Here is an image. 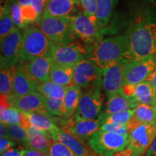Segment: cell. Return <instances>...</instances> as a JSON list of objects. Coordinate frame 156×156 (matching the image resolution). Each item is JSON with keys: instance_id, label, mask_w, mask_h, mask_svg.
Instances as JSON below:
<instances>
[{"instance_id": "obj_1", "label": "cell", "mask_w": 156, "mask_h": 156, "mask_svg": "<svg viewBox=\"0 0 156 156\" xmlns=\"http://www.w3.org/2000/svg\"><path fill=\"white\" fill-rule=\"evenodd\" d=\"M130 59L156 56V22L140 21L126 34Z\"/></svg>"}, {"instance_id": "obj_2", "label": "cell", "mask_w": 156, "mask_h": 156, "mask_svg": "<svg viewBox=\"0 0 156 156\" xmlns=\"http://www.w3.org/2000/svg\"><path fill=\"white\" fill-rule=\"evenodd\" d=\"M89 58L101 69L117 62L130 60L128 38L119 35L103 39L97 44Z\"/></svg>"}, {"instance_id": "obj_3", "label": "cell", "mask_w": 156, "mask_h": 156, "mask_svg": "<svg viewBox=\"0 0 156 156\" xmlns=\"http://www.w3.org/2000/svg\"><path fill=\"white\" fill-rule=\"evenodd\" d=\"M73 16L55 17L43 14L38 25L44 34L57 45H67L74 42L75 37L72 28Z\"/></svg>"}, {"instance_id": "obj_4", "label": "cell", "mask_w": 156, "mask_h": 156, "mask_svg": "<svg viewBox=\"0 0 156 156\" xmlns=\"http://www.w3.org/2000/svg\"><path fill=\"white\" fill-rule=\"evenodd\" d=\"M54 43L39 27L30 25L23 32V60L28 62L41 56H50Z\"/></svg>"}, {"instance_id": "obj_5", "label": "cell", "mask_w": 156, "mask_h": 156, "mask_svg": "<svg viewBox=\"0 0 156 156\" xmlns=\"http://www.w3.org/2000/svg\"><path fill=\"white\" fill-rule=\"evenodd\" d=\"M128 145L137 156H143L156 137V123L143 124L134 117L127 123Z\"/></svg>"}, {"instance_id": "obj_6", "label": "cell", "mask_w": 156, "mask_h": 156, "mask_svg": "<svg viewBox=\"0 0 156 156\" xmlns=\"http://www.w3.org/2000/svg\"><path fill=\"white\" fill-rule=\"evenodd\" d=\"M127 145L128 136L103 130L95 132L88 140V145L100 156H113L125 149Z\"/></svg>"}, {"instance_id": "obj_7", "label": "cell", "mask_w": 156, "mask_h": 156, "mask_svg": "<svg viewBox=\"0 0 156 156\" xmlns=\"http://www.w3.org/2000/svg\"><path fill=\"white\" fill-rule=\"evenodd\" d=\"M103 69L89 58L80 61L75 67L73 83L83 88L102 87Z\"/></svg>"}, {"instance_id": "obj_8", "label": "cell", "mask_w": 156, "mask_h": 156, "mask_svg": "<svg viewBox=\"0 0 156 156\" xmlns=\"http://www.w3.org/2000/svg\"><path fill=\"white\" fill-rule=\"evenodd\" d=\"M102 87H93L83 93L80 103L73 115L75 120L96 119L101 113L103 102Z\"/></svg>"}, {"instance_id": "obj_9", "label": "cell", "mask_w": 156, "mask_h": 156, "mask_svg": "<svg viewBox=\"0 0 156 156\" xmlns=\"http://www.w3.org/2000/svg\"><path fill=\"white\" fill-rule=\"evenodd\" d=\"M1 67H15L23 60V33L15 28L1 41Z\"/></svg>"}, {"instance_id": "obj_10", "label": "cell", "mask_w": 156, "mask_h": 156, "mask_svg": "<svg viewBox=\"0 0 156 156\" xmlns=\"http://www.w3.org/2000/svg\"><path fill=\"white\" fill-rule=\"evenodd\" d=\"M156 67V56L142 59H130L124 68V85L147 81Z\"/></svg>"}, {"instance_id": "obj_11", "label": "cell", "mask_w": 156, "mask_h": 156, "mask_svg": "<svg viewBox=\"0 0 156 156\" xmlns=\"http://www.w3.org/2000/svg\"><path fill=\"white\" fill-rule=\"evenodd\" d=\"M86 55L87 50L83 45L79 42H73L67 45L54 44L51 57L55 64L75 67Z\"/></svg>"}, {"instance_id": "obj_12", "label": "cell", "mask_w": 156, "mask_h": 156, "mask_svg": "<svg viewBox=\"0 0 156 156\" xmlns=\"http://www.w3.org/2000/svg\"><path fill=\"white\" fill-rule=\"evenodd\" d=\"M126 62H117L102 69V88L108 101L119 93L124 85V68Z\"/></svg>"}, {"instance_id": "obj_13", "label": "cell", "mask_w": 156, "mask_h": 156, "mask_svg": "<svg viewBox=\"0 0 156 156\" xmlns=\"http://www.w3.org/2000/svg\"><path fill=\"white\" fill-rule=\"evenodd\" d=\"M119 93L137 104L144 103L156 106L155 89L148 81L136 85H124Z\"/></svg>"}, {"instance_id": "obj_14", "label": "cell", "mask_w": 156, "mask_h": 156, "mask_svg": "<svg viewBox=\"0 0 156 156\" xmlns=\"http://www.w3.org/2000/svg\"><path fill=\"white\" fill-rule=\"evenodd\" d=\"M73 32L75 38L90 43L98 38L100 34V27L97 21L90 18L84 12L73 16Z\"/></svg>"}, {"instance_id": "obj_15", "label": "cell", "mask_w": 156, "mask_h": 156, "mask_svg": "<svg viewBox=\"0 0 156 156\" xmlns=\"http://www.w3.org/2000/svg\"><path fill=\"white\" fill-rule=\"evenodd\" d=\"M11 105L23 112H36L49 116L46 108L45 97L38 91L29 93L23 96H10Z\"/></svg>"}, {"instance_id": "obj_16", "label": "cell", "mask_w": 156, "mask_h": 156, "mask_svg": "<svg viewBox=\"0 0 156 156\" xmlns=\"http://www.w3.org/2000/svg\"><path fill=\"white\" fill-rule=\"evenodd\" d=\"M38 83L30 77L25 64L19 63L15 67L12 93L10 96H23L37 91Z\"/></svg>"}, {"instance_id": "obj_17", "label": "cell", "mask_w": 156, "mask_h": 156, "mask_svg": "<svg viewBox=\"0 0 156 156\" xmlns=\"http://www.w3.org/2000/svg\"><path fill=\"white\" fill-rule=\"evenodd\" d=\"M25 62L29 75L37 83H44L50 80L51 71L54 64L51 57L41 56Z\"/></svg>"}, {"instance_id": "obj_18", "label": "cell", "mask_w": 156, "mask_h": 156, "mask_svg": "<svg viewBox=\"0 0 156 156\" xmlns=\"http://www.w3.org/2000/svg\"><path fill=\"white\" fill-rule=\"evenodd\" d=\"M102 122L99 118L96 119L75 120L67 126V131L81 141L89 140L90 136L100 130Z\"/></svg>"}, {"instance_id": "obj_19", "label": "cell", "mask_w": 156, "mask_h": 156, "mask_svg": "<svg viewBox=\"0 0 156 156\" xmlns=\"http://www.w3.org/2000/svg\"><path fill=\"white\" fill-rule=\"evenodd\" d=\"M51 135L54 141L62 142L77 156H86L90 153L83 141L64 130L57 128L51 133Z\"/></svg>"}, {"instance_id": "obj_20", "label": "cell", "mask_w": 156, "mask_h": 156, "mask_svg": "<svg viewBox=\"0 0 156 156\" xmlns=\"http://www.w3.org/2000/svg\"><path fill=\"white\" fill-rule=\"evenodd\" d=\"M29 146L46 153L54 140L49 132L44 131L36 126H30L28 128Z\"/></svg>"}, {"instance_id": "obj_21", "label": "cell", "mask_w": 156, "mask_h": 156, "mask_svg": "<svg viewBox=\"0 0 156 156\" xmlns=\"http://www.w3.org/2000/svg\"><path fill=\"white\" fill-rule=\"evenodd\" d=\"M137 103L124 97L121 93H118L108 101L106 106L103 112H101L98 118L101 122H103V121L110 115L129 109H134Z\"/></svg>"}, {"instance_id": "obj_22", "label": "cell", "mask_w": 156, "mask_h": 156, "mask_svg": "<svg viewBox=\"0 0 156 156\" xmlns=\"http://www.w3.org/2000/svg\"><path fill=\"white\" fill-rule=\"evenodd\" d=\"M78 2L80 0H48L44 13L55 17L72 16Z\"/></svg>"}, {"instance_id": "obj_23", "label": "cell", "mask_w": 156, "mask_h": 156, "mask_svg": "<svg viewBox=\"0 0 156 156\" xmlns=\"http://www.w3.org/2000/svg\"><path fill=\"white\" fill-rule=\"evenodd\" d=\"M82 95H83L82 88L78 85L75 84H72L68 86L65 97L64 98V120L67 121L75 114L80 103Z\"/></svg>"}, {"instance_id": "obj_24", "label": "cell", "mask_w": 156, "mask_h": 156, "mask_svg": "<svg viewBox=\"0 0 156 156\" xmlns=\"http://www.w3.org/2000/svg\"><path fill=\"white\" fill-rule=\"evenodd\" d=\"M75 67L54 63L51 71L50 80L58 85L69 86L73 83Z\"/></svg>"}, {"instance_id": "obj_25", "label": "cell", "mask_w": 156, "mask_h": 156, "mask_svg": "<svg viewBox=\"0 0 156 156\" xmlns=\"http://www.w3.org/2000/svg\"><path fill=\"white\" fill-rule=\"evenodd\" d=\"M119 0H97V21L100 28L108 24Z\"/></svg>"}, {"instance_id": "obj_26", "label": "cell", "mask_w": 156, "mask_h": 156, "mask_svg": "<svg viewBox=\"0 0 156 156\" xmlns=\"http://www.w3.org/2000/svg\"><path fill=\"white\" fill-rule=\"evenodd\" d=\"M1 124H18L23 127L28 129L31 126L28 119L24 113L15 107H10L6 109L2 114H0Z\"/></svg>"}, {"instance_id": "obj_27", "label": "cell", "mask_w": 156, "mask_h": 156, "mask_svg": "<svg viewBox=\"0 0 156 156\" xmlns=\"http://www.w3.org/2000/svg\"><path fill=\"white\" fill-rule=\"evenodd\" d=\"M23 113L28 119L31 126H36L40 129L49 132L50 134L58 128V126L54 124V120L51 116L36 112Z\"/></svg>"}, {"instance_id": "obj_28", "label": "cell", "mask_w": 156, "mask_h": 156, "mask_svg": "<svg viewBox=\"0 0 156 156\" xmlns=\"http://www.w3.org/2000/svg\"><path fill=\"white\" fill-rule=\"evenodd\" d=\"M67 88L68 86L58 85L51 80L37 85V91L45 97L59 100H64Z\"/></svg>"}, {"instance_id": "obj_29", "label": "cell", "mask_w": 156, "mask_h": 156, "mask_svg": "<svg viewBox=\"0 0 156 156\" xmlns=\"http://www.w3.org/2000/svg\"><path fill=\"white\" fill-rule=\"evenodd\" d=\"M16 28L11 12L10 1H7L0 12V39H3Z\"/></svg>"}, {"instance_id": "obj_30", "label": "cell", "mask_w": 156, "mask_h": 156, "mask_svg": "<svg viewBox=\"0 0 156 156\" xmlns=\"http://www.w3.org/2000/svg\"><path fill=\"white\" fill-rule=\"evenodd\" d=\"M134 117L143 124H153L156 123V106L139 103L134 108Z\"/></svg>"}, {"instance_id": "obj_31", "label": "cell", "mask_w": 156, "mask_h": 156, "mask_svg": "<svg viewBox=\"0 0 156 156\" xmlns=\"http://www.w3.org/2000/svg\"><path fill=\"white\" fill-rule=\"evenodd\" d=\"M15 67H2L0 71V93L1 95H10L12 93Z\"/></svg>"}, {"instance_id": "obj_32", "label": "cell", "mask_w": 156, "mask_h": 156, "mask_svg": "<svg viewBox=\"0 0 156 156\" xmlns=\"http://www.w3.org/2000/svg\"><path fill=\"white\" fill-rule=\"evenodd\" d=\"M6 126L8 129L10 140L23 143L26 146V147H29L28 133L27 129L18 124H7Z\"/></svg>"}, {"instance_id": "obj_33", "label": "cell", "mask_w": 156, "mask_h": 156, "mask_svg": "<svg viewBox=\"0 0 156 156\" xmlns=\"http://www.w3.org/2000/svg\"><path fill=\"white\" fill-rule=\"evenodd\" d=\"M134 109H129V110L122 111L116 114H112L106 117L103 121L102 124H127L134 117Z\"/></svg>"}, {"instance_id": "obj_34", "label": "cell", "mask_w": 156, "mask_h": 156, "mask_svg": "<svg viewBox=\"0 0 156 156\" xmlns=\"http://www.w3.org/2000/svg\"><path fill=\"white\" fill-rule=\"evenodd\" d=\"M45 102H46V108H47L48 113L50 116L64 117V100L54 99V98H51L45 97Z\"/></svg>"}, {"instance_id": "obj_35", "label": "cell", "mask_w": 156, "mask_h": 156, "mask_svg": "<svg viewBox=\"0 0 156 156\" xmlns=\"http://www.w3.org/2000/svg\"><path fill=\"white\" fill-rule=\"evenodd\" d=\"M46 155V156H77L69 147L57 141L53 142Z\"/></svg>"}, {"instance_id": "obj_36", "label": "cell", "mask_w": 156, "mask_h": 156, "mask_svg": "<svg viewBox=\"0 0 156 156\" xmlns=\"http://www.w3.org/2000/svg\"><path fill=\"white\" fill-rule=\"evenodd\" d=\"M10 8L15 26L20 29L26 28L27 26L25 25L23 20L22 6L20 5L18 0H12L10 2Z\"/></svg>"}, {"instance_id": "obj_37", "label": "cell", "mask_w": 156, "mask_h": 156, "mask_svg": "<svg viewBox=\"0 0 156 156\" xmlns=\"http://www.w3.org/2000/svg\"><path fill=\"white\" fill-rule=\"evenodd\" d=\"M22 15L23 22L26 26L33 23L38 22L40 18L38 12L32 5L22 6Z\"/></svg>"}, {"instance_id": "obj_38", "label": "cell", "mask_w": 156, "mask_h": 156, "mask_svg": "<svg viewBox=\"0 0 156 156\" xmlns=\"http://www.w3.org/2000/svg\"><path fill=\"white\" fill-rule=\"evenodd\" d=\"M80 4L83 9V12L97 21V0H80Z\"/></svg>"}, {"instance_id": "obj_39", "label": "cell", "mask_w": 156, "mask_h": 156, "mask_svg": "<svg viewBox=\"0 0 156 156\" xmlns=\"http://www.w3.org/2000/svg\"><path fill=\"white\" fill-rule=\"evenodd\" d=\"M100 130L105 132H114V133L122 134V135L128 136L129 131L126 124H102Z\"/></svg>"}, {"instance_id": "obj_40", "label": "cell", "mask_w": 156, "mask_h": 156, "mask_svg": "<svg viewBox=\"0 0 156 156\" xmlns=\"http://www.w3.org/2000/svg\"><path fill=\"white\" fill-rule=\"evenodd\" d=\"M25 153V149L22 146H15L12 147L8 151L1 153V156H24Z\"/></svg>"}, {"instance_id": "obj_41", "label": "cell", "mask_w": 156, "mask_h": 156, "mask_svg": "<svg viewBox=\"0 0 156 156\" xmlns=\"http://www.w3.org/2000/svg\"><path fill=\"white\" fill-rule=\"evenodd\" d=\"M17 145L16 142L12 141L8 138H1L0 139V153H2L4 152L8 151L12 147H14Z\"/></svg>"}, {"instance_id": "obj_42", "label": "cell", "mask_w": 156, "mask_h": 156, "mask_svg": "<svg viewBox=\"0 0 156 156\" xmlns=\"http://www.w3.org/2000/svg\"><path fill=\"white\" fill-rule=\"evenodd\" d=\"M48 0H33L32 5L38 12L39 16L41 17L43 13L44 12L45 8H46V5H47Z\"/></svg>"}, {"instance_id": "obj_43", "label": "cell", "mask_w": 156, "mask_h": 156, "mask_svg": "<svg viewBox=\"0 0 156 156\" xmlns=\"http://www.w3.org/2000/svg\"><path fill=\"white\" fill-rule=\"evenodd\" d=\"M24 156H46V153H42V152L29 146V147L25 148V153Z\"/></svg>"}, {"instance_id": "obj_44", "label": "cell", "mask_w": 156, "mask_h": 156, "mask_svg": "<svg viewBox=\"0 0 156 156\" xmlns=\"http://www.w3.org/2000/svg\"><path fill=\"white\" fill-rule=\"evenodd\" d=\"M113 156H137L130 148L126 147L125 149L122 151L115 153Z\"/></svg>"}, {"instance_id": "obj_45", "label": "cell", "mask_w": 156, "mask_h": 156, "mask_svg": "<svg viewBox=\"0 0 156 156\" xmlns=\"http://www.w3.org/2000/svg\"><path fill=\"white\" fill-rule=\"evenodd\" d=\"M0 136H1V138H8V139H10L8 129H7L6 124H1V125H0Z\"/></svg>"}, {"instance_id": "obj_46", "label": "cell", "mask_w": 156, "mask_h": 156, "mask_svg": "<svg viewBox=\"0 0 156 156\" xmlns=\"http://www.w3.org/2000/svg\"><path fill=\"white\" fill-rule=\"evenodd\" d=\"M145 156H156V137L152 143L151 147L146 152Z\"/></svg>"}, {"instance_id": "obj_47", "label": "cell", "mask_w": 156, "mask_h": 156, "mask_svg": "<svg viewBox=\"0 0 156 156\" xmlns=\"http://www.w3.org/2000/svg\"><path fill=\"white\" fill-rule=\"evenodd\" d=\"M147 81L150 82V83H151V85L153 86L154 88L156 89V67L155 69H154L153 73H152V74L149 77V78H148Z\"/></svg>"}, {"instance_id": "obj_48", "label": "cell", "mask_w": 156, "mask_h": 156, "mask_svg": "<svg viewBox=\"0 0 156 156\" xmlns=\"http://www.w3.org/2000/svg\"><path fill=\"white\" fill-rule=\"evenodd\" d=\"M33 0H18L20 5L21 6H25V5H29L32 4Z\"/></svg>"}, {"instance_id": "obj_49", "label": "cell", "mask_w": 156, "mask_h": 156, "mask_svg": "<svg viewBox=\"0 0 156 156\" xmlns=\"http://www.w3.org/2000/svg\"><path fill=\"white\" fill-rule=\"evenodd\" d=\"M86 156H98V155H96L95 154H94L93 153H91V152H90V153L88 155H86Z\"/></svg>"}, {"instance_id": "obj_50", "label": "cell", "mask_w": 156, "mask_h": 156, "mask_svg": "<svg viewBox=\"0 0 156 156\" xmlns=\"http://www.w3.org/2000/svg\"><path fill=\"white\" fill-rule=\"evenodd\" d=\"M155 100H156V89H155Z\"/></svg>"}]
</instances>
